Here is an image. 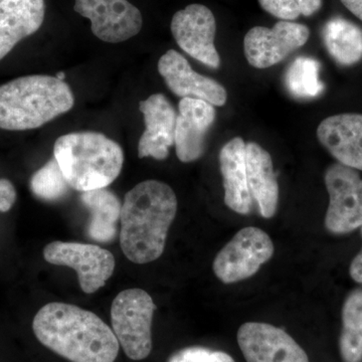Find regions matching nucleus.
<instances>
[{"mask_svg": "<svg viewBox=\"0 0 362 362\" xmlns=\"http://www.w3.org/2000/svg\"><path fill=\"white\" fill-rule=\"evenodd\" d=\"M158 71L176 96L204 100L218 107L226 103V88L192 70L187 59L175 49H169L159 59Z\"/></svg>", "mask_w": 362, "mask_h": 362, "instance_id": "obj_13", "label": "nucleus"}, {"mask_svg": "<svg viewBox=\"0 0 362 362\" xmlns=\"http://www.w3.org/2000/svg\"><path fill=\"white\" fill-rule=\"evenodd\" d=\"M1 1H2V0H0V2H1Z\"/></svg>", "mask_w": 362, "mask_h": 362, "instance_id": "obj_31", "label": "nucleus"}, {"mask_svg": "<svg viewBox=\"0 0 362 362\" xmlns=\"http://www.w3.org/2000/svg\"><path fill=\"white\" fill-rule=\"evenodd\" d=\"M320 65L309 57H299L288 66L284 76L286 89L298 99H313L322 94L323 83L319 78Z\"/></svg>", "mask_w": 362, "mask_h": 362, "instance_id": "obj_23", "label": "nucleus"}, {"mask_svg": "<svg viewBox=\"0 0 362 362\" xmlns=\"http://www.w3.org/2000/svg\"><path fill=\"white\" fill-rule=\"evenodd\" d=\"M176 213L177 199L166 183L143 181L128 192L120 216V245L126 258L139 265L160 258Z\"/></svg>", "mask_w": 362, "mask_h": 362, "instance_id": "obj_2", "label": "nucleus"}, {"mask_svg": "<svg viewBox=\"0 0 362 362\" xmlns=\"http://www.w3.org/2000/svg\"><path fill=\"white\" fill-rule=\"evenodd\" d=\"M81 201L90 213L88 235L99 243L115 240L122 204L113 192L100 188L82 192Z\"/></svg>", "mask_w": 362, "mask_h": 362, "instance_id": "obj_20", "label": "nucleus"}, {"mask_svg": "<svg viewBox=\"0 0 362 362\" xmlns=\"http://www.w3.org/2000/svg\"><path fill=\"white\" fill-rule=\"evenodd\" d=\"M42 344L71 362H114L118 339L113 330L93 312L76 305H45L33 322Z\"/></svg>", "mask_w": 362, "mask_h": 362, "instance_id": "obj_1", "label": "nucleus"}, {"mask_svg": "<svg viewBox=\"0 0 362 362\" xmlns=\"http://www.w3.org/2000/svg\"><path fill=\"white\" fill-rule=\"evenodd\" d=\"M139 109L144 117L146 129L138 143V156L165 160L169 148L175 145L177 119L175 107L164 95L154 94L140 102Z\"/></svg>", "mask_w": 362, "mask_h": 362, "instance_id": "obj_15", "label": "nucleus"}, {"mask_svg": "<svg viewBox=\"0 0 362 362\" xmlns=\"http://www.w3.org/2000/svg\"><path fill=\"white\" fill-rule=\"evenodd\" d=\"M70 185L54 158L39 169L30 180L33 194L42 201H59L66 197Z\"/></svg>", "mask_w": 362, "mask_h": 362, "instance_id": "obj_24", "label": "nucleus"}, {"mask_svg": "<svg viewBox=\"0 0 362 362\" xmlns=\"http://www.w3.org/2000/svg\"><path fill=\"white\" fill-rule=\"evenodd\" d=\"M340 352L345 362L362 358V289L356 290L345 300L342 309Z\"/></svg>", "mask_w": 362, "mask_h": 362, "instance_id": "obj_22", "label": "nucleus"}, {"mask_svg": "<svg viewBox=\"0 0 362 362\" xmlns=\"http://www.w3.org/2000/svg\"><path fill=\"white\" fill-rule=\"evenodd\" d=\"M329 206L325 228L332 233H347L362 226V180L356 169L333 163L326 169Z\"/></svg>", "mask_w": 362, "mask_h": 362, "instance_id": "obj_7", "label": "nucleus"}, {"mask_svg": "<svg viewBox=\"0 0 362 362\" xmlns=\"http://www.w3.org/2000/svg\"><path fill=\"white\" fill-rule=\"evenodd\" d=\"M323 44L332 59L341 66H352L362 59V30L356 23L335 16L322 28Z\"/></svg>", "mask_w": 362, "mask_h": 362, "instance_id": "obj_21", "label": "nucleus"}, {"mask_svg": "<svg viewBox=\"0 0 362 362\" xmlns=\"http://www.w3.org/2000/svg\"><path fill=\"white\" fill-rule=\"evenodd\" d=\"M156 305L142 289L119 293L111 306L112 328L126 356L142 361L152 350V320Z\"/></svg>", "mask_w": 362, "mask_h": 362, "instance_id": "obj_5", "label": "nucleus"}, {"mask_svg": "<svg viewBox=\"0 0 362 362\" xmlns=\"http://www.w3.org/2000/svg\"><path fill=\"white\" fill-rule=\"evenodd\" d=\"M16 199V192L11 180H0V213L11 211Z\"/></svg>", "mask_w": 362, "mask_h": 362, "instance_id": "obj_27", "label": "nucleus"}, {"mask_svg": "<svg viewBox=\"0 0 362 362\" xmlns=\"http://www.w3.org/2000/svg\"><path fill=\"white\" fill-rule=\"evenodd\" d=\"M44 257L52 265L69 267L77 272L81 288L87 294L104 287L115 269L112 252L96 245L57 240L45 247Z\"/></svg>", "mask_w": 362, "mask_h": 362, "instance_id": "obj_8", "label": "nucleus"}, {"mask_svg": "<svg viewBox=\"0 0 362 362\" xmlns=\"http://www.w3.org/2000/svg\"><path fill=\"white\" fill-rule=\"evenodd\" d=\"M246 146L242 138L235 137L226 142L220 152L225 204L239 214L251 213L254 202L247 183Z\"/></svg>", "mask_w": 362, "mask_h": 362, "instance_id": "obj_18", "label": "nucleus"}, {"mask_svg": "<svg viewBox=\"0 0 362 362\" xmlns=\"http://www.w3.org/2000/svg\"><path fill=\"white\" fill-rule=\"evenodd\" d=\"M317 137L338 163L362 170V114L343 113L324 119Z\"/></svg>", "mask_w": 362, "mask_h": 362, "instance_id": "obj_16", "label": "nucleus"}, {"mask_svg": "<svg viewBox=\"0 0 362 362\" xmlns=\"http://www.w3.org/2000/svg\"><path fill=\"white\" fill-rule=\"evenodd\" d=\"M175 145L176 156L189 163L204 156L207 132L216 120L214 105L195 98H182L178 105Z\"/></svg>", "mask_w": 362, "mask_h": 362, "instance_id": "obj_14", "label": "nucleus"}, {"mask_svg": "<svg viewBox=\"0 0 362 362\" xmlns=\"http://www.w3.org/2000/svg\"><path fill=\"white\" fill-rule=\"evenodd\" d=\"M273 242L256 226L242 228L216 255L214 272L221 282L233 284L252 277L273 257Z\"/></svg>", "mask_w": 362, "mask_h": 362, "instance_id": "obj_6", "label": "nucleus"}, {"mask_svg": "<svg viewBox=\"0 0 362 362\" xmlns=\"http://www.w3.org/2000/svg\"><path fill=\"white\" fill-rule=\"evenodd\" d=\"M259 6L281 21H292L320 11L322 0H258Z\"/></svg>", "mask_w": 362, "mask_h": 362, "instance_id": "obj_25", "label": "nucleus"}, {"mask_svg": "<svg viewBox=\"0 0 362 362\" xmlns=\"http://www.w3.org/2000/svg\"><path fill=\"white\" fill-rule=\"evenodd\" d=\"M56 78H58L59 80L64 81L65 80L66 75L64 71H59V73L57 74Z\"/></svg>", "mask_w": 362, "mask_h": 362, "instance_id": "obj_30", "label": "nucleus"}, {"mask_svg": "<svg viewBox=\"0 0 362 362\" xmlns=\"http://www.w3.org/2000/svg\"><path fill=\"white\" fill-rule=\"evenodd\" d=\"M170 28L182 51L209 68H220V54L214 45L216 18L209 7L190 4L173 16Z\"/></svg>", "mask_w": 362, "mask_h": 362, "instance_id": "obj_10", "label": "nucleus"}, {"mask_svg": "<svg viewBox=\"0 0 362 362\" xmlns=\"http://www.w3.org/2000/svg\"><path fill=\"white\" fill-rule=\"evenodd\" d=\"M246 162L252 201L258 204L263 218H273L277 211L280 190L270 153L258 143H247Z\"/></svg>", "mask_w": 362, "mask_h": 362, "instance_id": "obj_19", "label": "nucleus"}, {"mask_svg": "<svg viewBox=\"0 0 362 362\" xmlns=\"http://www.w3.org/2000/svg\"><path fill=\"white\" fill-rule=\"evenodd\" d=\"M309 37L308 26L293 21H278L272 28L255 26L245 35V57L254 68L268 69L303 47Z\"/></svg>", "mask_w": 362, "mask_h": 362, "instance_id": "obj_9", "label": "nucleus"}, {"mask_svg": "<svg viewBox=\"0 0 362 362\" xmlns=\"http://www.w3.org/2000/svg\"><path fill=\"white\" fill-rule=\"evenodd\" d=\"M361 233L362 238V226H361ZM349 274L356 282L362 284V249L361 251L358 252V255H356L354 261L351 262Z\"/></svg>", "mask_w": 362, "mask_h": 362, "instance_id": "obj_28", "label": "nucleus"}, {"mask_svg": "<svg viewBox=\"0 0 362 362\" xmlns=\"http://www.w3.org/2000/svg\"><path fill=\"white\" fill-rule=\"evenodd\" d=\"M168 362H235L230 354L206 347L192 346L178 350Z\"/></svg>", "mask_w": 362, "mask_h": 362, "instance_id": "obj_26", "label": "nucleus"}, {"mask_svg": "<svg viewBox=\"0 0 362 362\" xmlns=\"http://www.w3.org/2000/svg\"><path fill=\"white\" fill-rule=\"evenodd\" d=\"M237 337L247 362H309L303 349L286 331L271 324H243Z\"/></svg>", "mask_w": 362, "mask_h": 362, "instance_id": "obj_12", "label": "nucleus"}, {"mask_svg": "<svg viewBox=\"0 0 362 362\" xmlns=\"http://www.w3.org/2000/svg\"><path fill=\"white\" fill-rule=\"evenodd\" d=\"M343 6L362 21V0H340Z\"/></svg>", "mask_w": 362, "mask_h": 362, "instance_id": "obj_29", "label": "nucleus"}, {"mask_svg": "<svg viewBox=\"0 0 362 362\" xmlns=\"http://www.w3.org/2000/svg\"><path fill=\"white\" fill-rule=\"evenodd\" d=\"M75 99L65 81L26 76L0 86V129H35L73 108Z\"/></svg>", "mask_w": 362, "mask_h": 362, "instance_id": "obj_3", "label": "nucleus"}, {"mask_svg": "<svg viewBox=\"0 0 362 362\" xmlns=\"http://www.w3.org/2000/svg\"><path fill=\"white\" fill-rule=\"evenodd\" d=\"M45 14L44 0H2L0 2V61L21 40L40 30Z\"/></svg>", "mask_w": 362, "mask_h": 362, "instance_id": "obj_17", "label": "nucleus"}, {"mask_svg": "<svg viewBox=\"0 0 362 362\" xmlns=\"http://www.w3.org/2000/svg\"><path fill=\"white\" fill-rule=\"evenodd\" d=\"M74 11L90 20L98 39L110 44L130 40L143 25L141 13L128 0H76Z\"/></svg>", "mask_w": 362, "mask_h": 362, "instance_id": "obj_11", "label": "nucleus"}, {"mask_svg": "<svg viewBox=\"0 0 362 362\" xmlns=\"http://www.w3.org/2000/svg\"><path fill=\"white\" fill-rule=\"evenodd\" d=\"M54 156L68 185L81 192L109 187L124 163L118 143L90 131L61 136L54 143Z\"/></svg>", "mask_w": 362, "mask_h": 362, "instance_id": "obj_4", "label": "nucleus"}]
</instances>
